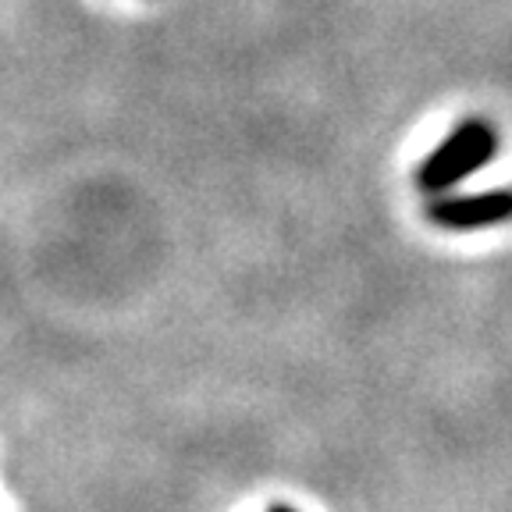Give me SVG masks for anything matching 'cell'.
<instances>
[{"label":"cell","instance_id":"1","mask_svg":"<svg viewBox=\"0 0 512 512\" xmlns=\"http://www.w3.org/2000/svg\"><path fill=\"white\" fill-rule=\"evenodd\" d=\"M498 153V136L488 121H463L459 128H452L445 136V143L431 153V157L416 168V185L427 196H445L459 182L480 171L484 164H491Z\"/></svg>","mask_w":512,"mask_h":512},{"label":"cell","instance_id":"3","mask_svg":"<svg viewBox=\"0 0 512 512\" xmlns=\"http://www.w3.org/2000/svg\"><path fill=\"white\" fill-rule=\"evenodd\" d=\"M267 512H296V509H292V505H271Z\"/></svg>","mask_w":512,"mask_h":512},{"label":"cell","instance_id":"2","mask_svg":"<svg viewBox=\"0 0 512 512\" xmlns=\"http://www.w3.org/2000/svg\"><path fill=\"white\" fill-rule=\"evenodd\" d=\"M427 217L445 232H477L512 221V189L466 192V196H434L427 203Z\"/></svg>","mask_w":512,"mask_h":512}]
</instances>
